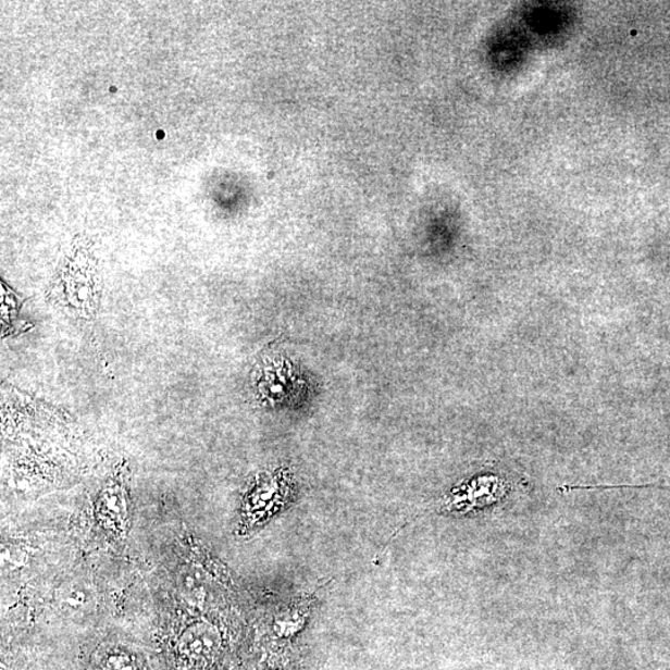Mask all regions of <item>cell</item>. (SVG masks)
<instances>
[{"label":"cell","instance_id":"obj_1","mask_svg":"<svg viewBox=\"0 0 670 670\" xmlns=\"http://www.w3.org/2000/svg\"><path fill=\"white\" fill-rule=\"evenodd\" d=\"M287 502V488L277 479L264 481L246 498L243 506L241 526L253 529L275 517Z\"/></svg>","mask_w":670,"mask_h":670},{"label":"cell","instance_id":"obj_2","mask_svg":"<svg viewBox=\"0 0 670 670\" xmlns=\"http://www.w3.org/2000/svg\"><path fill=\"white\" fill-rule=\"evenodd\" d=\"M223 638L213 624L198 622L189 625L178 640L179 655L193 663H206L219 655Z\"/></svg>","mask_w":670,"mask_h":670},{"label":"cell","instance_id":"obj_3","mask_svg":"<svg viewBox=\"0 0 670 670\" xmlns=\"http://www.w3.org/2000/svg\"><path fill=\"white\" fill-rule=\"evenodd\" d=\"M96 516L99 522L110 531L125 533L127 519V505L125 492L117 483L106 487L97 500Z\"/></svg>","mask_w":670,"mask_h":670},{"label":"cell","instance_id":"obj_4","mask_svg":"<svg viewBox=\"0 0 670 670\" xmlns=\"http://www.w3.org/2000/svg\"><path fill=\"white\" fill-rule=\"evenodd\" d=\"M311 601L298 604L277 617L273 623V632L280 640H293L298 632L305 629L308 616L311 612Z\"/></svg>","mask_w":670,"mask_h":670},{"label":"cell","instance_id":"obj_5","mask_svg":"<svg viewBox=\"0 0 670 670\" xmlns=\"http://www.w3.org/2000/svg\"><path fill=\"white\" fill-rule=\"evenodd\" d=\"M104 670H146L134 656L123 650H113L103 659Z\"/></svg>","mask_w":670,"mask_h":670}]
</instances>
